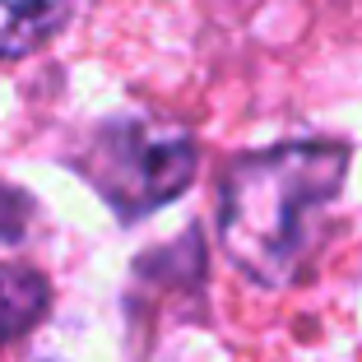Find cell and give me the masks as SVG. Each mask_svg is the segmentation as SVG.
<instances>
[{
	"mask_svg": "<svg viewBox=\"0 0 362 362\" xmlns=\"http://www.w3.org/2000/svg\"><path fill=\"white\" fill-rule=\"evenodd\" d=\"M195 168H200L195 139L144 117L103 121L79 153V172L117 209V218H144L163 209L195 181Z\"/></svg>",
	"mask_w": 362,
	"mask_h": 362,
	"instance_id": "obj_2",
	"label": "cell"
},
{
	"mask_svg": "<svg viewBox=\"0 0 362 362\" xmlns=\"http://www.w3.org/2000/svg\"><path fill=\"white\" fill-rule=\"evenodd\" d=\"M349 177V144L298 139L242 153L218 186V237L251 284H302L325 237V214Z\"/></svg>",
	"mask_w": 362,
	"mask_h": 362,
	"instance_id": "obj_1",
	"label": "cell"
},
{
	"mask_svg": "<svg viewBox=\"0 0 362 362\" xmlns=\"http://www.w3.org/2000/svg\"><path fill=\"white\" fill-rule=\"evenodd\" d=\"M79 14V0H0V61L47 47Z\"/></svg>",
	"mask_w": 362,
	"mask_h": 362,
	"instance_id": "obj_3",
	"label": "cell"
},
{
	"mask_svg": "<svg viewBox=\"0 0 362 362\" xmlns=\"http://www.w3.org/2000/svg\"><path fill=\"white\" fill-rule=\"evenodd\" d=\"M47 307H52V284L37 269L23 265L0 269V349L28 334L47 316Z\"/></svg>",
	"mask_w": 362,
	"mask_h": 362,
	"instance_id": "obj_4",
	"label": "cell"
}]
</instances>
